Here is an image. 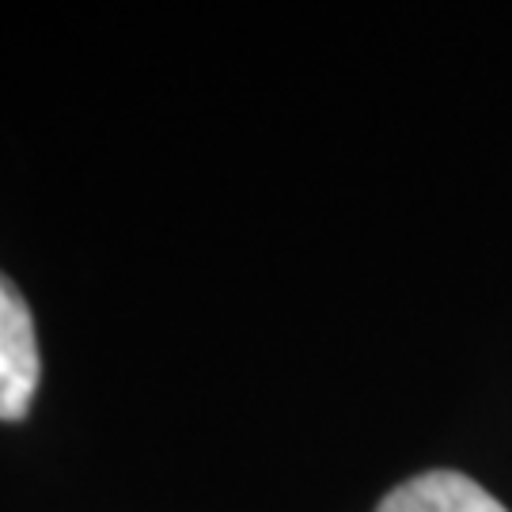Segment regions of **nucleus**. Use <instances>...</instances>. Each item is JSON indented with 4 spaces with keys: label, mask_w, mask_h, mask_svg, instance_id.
Segmentation results:
<instances>
[{
    "label": "nucleus",
    "mask_w": 512,
    "mask_h": 512,
    "mask_svg": "<svg viewBox=\"0 0 512 512\" xmlns=\"http://www.w3.org/2000/svg\"><path fill=\"white\" fill-rule=\"evenodd\" d=\"M38 338L35 319L19 289L0 274V421L27 418L38 387Z\"/></svg>",
    "instance_id": "f257e3e1"
},
{
    "label": "nucleus",
    "mask_w": 512,
    "mask_h": 512,
    "mask_svg": "<svg viewBox=\"0 0 512 512\" xmlns=\"http://www.w3.org/2000/svg\"><path fill=\"white\" fill-rule=\"evenodd\" d=\"M376 512H509L475 478L459 471H425L380 501Z\"/></svg>",
    "instance_id": "f03ea898"
}]
</instances>
